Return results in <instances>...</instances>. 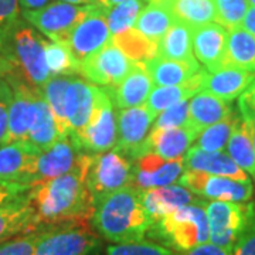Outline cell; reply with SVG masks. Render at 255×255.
Segmentation results:
<instances>
[{
    "mask_svg": "<svg viewBox=\"0 0 255 255\" xmlns=\"http://www.w3.org/2000/svg\"><path fill=\"white\" fill-rule=\"evenodd\" d=\"M91 153H81L71 172L33 183L26 194L31 211V230L44 231L91 220L95 201L87 186Z\"/></svg>",
    "mask_w": 255,
    "mask_h": 255,
    "instance_id": "1",
    "label": "cell"
},
{
    "mask_svg": "<svg viewBox=\"0 0 255 255\" xmlns=\"http://www.w3.org/2000/svg\"><path fill=\"white\" fill-rule=\"evenodd\" d=\"M91 221L102 237L115 244L140 241L153 226L143 207L142 191L133 186L97 201Z\"/></svg>",
    "mask_w": 255,
    "mask_h": 255,
    "instance_id": "2",
    "label": "cell"
},
{
    "mask_svg": "<svg viewBox=\"0 0 255 255\" xmlns=\"http://www.w3.org/2000/svg\"><path fill=\"white\" fill-rule=\"evenodd\" d=\"M203 201L179 207L153 223L156 236L180 253L209 243V221Z\"/></svg>",
    "mask_w": 255,
    "mask_h": 255,
    "instance_id": "3",
    "label": "cell"
},
{
    "mask_svg": "<svg viewBox=\"0 0 255 255\" xmlns=\"http://www.w3.org/2000/svg\"><path fill=\"white\" fill-rule=\"evenodd\" d=\"M10 40V61L16 64L21 73V81L27 85L41 90L51 74L46 61V48L41 37L34 31V28L18 23L17 20L6 31Z\"/></svg>",
    "mask_w": 255,
    "mask_h": 255,
    "instance_id": "4",
    "label": "cell"
},
{
    "mask_svg": "<svg viewBox=\"0 0 255 255\" xmlns=\"http://www.w3.org/2000/svg\"><path fill=\"white\" fill-rule=\"evenodd\" d=\"M203 204L209 221L210 243L233 250L238 238L254 221V206L251 203L221 200H204Z\"/></svg>",
    "mask_w": 255,
    "mask_h": 255,
    "instance_id": "5",
    "label": "cell"
},
{
    "mask_svg": "<svg viewBox=\"0 0 255 255\" xmlns=\"http://www.w3.org/2000/svg\"><path fill=\"white\" fill-rule=\"evenodd\" d=\"M133 177L135 166L118 149L91 153L87 186L95 203L111 193L132 186Z\"/></svg>",
    "mask_w": 255,
    "mask_h": 255,
    "instance_id": "6",
    "label": "cell"
},
{
    "mask_svg": "<svg viewBox=\"0 0 255 255\" xmlns=\"http://www.w3.org/2000/svg\"><path fill=\"white\" fill-rule=\"evenodd\" d=\"M97 6L101 4L80 6L55 1L48 3L38 10H23V16L31 26H34L51 41L67 44L73 28Z\"/></svg>",
    "mask_w": 255,
    "mask_h": 255,
    "instance_id": "7",
    "label": "cell"
},
{
    "mask_svg": "<svg viewBox=\"0 0 255 255\" xmlns=\"http://www.w3.org/2000/svg\"><path fill=\"white\" fill-rule=\"evenodd\" d=\"M98 238L87 223H73L40 231L34 255H88Z\"/></svg>",
    "mask_w": 255,
    "mask_h": 255,
    "instance_id": "8",
    "label": "cell"
},
{
    "mask_svg": "<svg viewBox=\"0 0 255 255\" xmlns=\"http://www.w3.org/2000/svg\"><path fill=\"white\" fill-rule=\"evenodd\" d=\"M81 150L100 153L117 145V115L105 88L98 90L95 108L88 127L78 136L73 137Z\"/></svg>",
    "mask_w": 255,
    "mask_h": 255,
    "instance_id": "9",
    "label": "cell"
},
{
    "mask_svg": "<svg viewBox=\"0 0 255 255\" xmlns=\"http://www.w3.org/2000/svg\"><path fill=\"white\" fill-rule=\"evenodd\" d=\"M179 184L189 189L191 193L210 200L247 203L251 200L254 191L251 180L240 182L189 169H184L179 179Z\"/></svg>",
    "mask_w": 255,
    "mask_h": 255,
    "instance_id": "10",
    "label": "cell"
},
{
    "mask_svg": "<svg viewBox=\"0 0 255 255\" xmlns=\"http://www.w3.org/2000/svg\"><path fill=\"white\" fill-rule=\"evenodd\" d=\"M133 63L135 61H132L122 50L110 43L98 53L80 63L78 74L92 84L107 88L122 81L130 71Z\"/></svg>",
    "mask_w": 255,
    "mask_h": 255,
    "instance_id": "11",
    "label": "cell"
},
{
    "mask_svg": "<svg viewBox=\"0 0 255 255\" xmlns=\"http://www.w3.org/2000/svg\"><path fill=\"white\" fill-rule=\"evenodd\" d=\"M105 10L97 6L73 28L67 40V46L78 63H82L102 47L111 43V31L105 17Z\"/></svg>",
    "mask_w": 255,
    "mask_h": 255,
    "instance_id": "12",
    "label": "cell"
},
{
    "mask_svg": "<svg viewBox=\"0 0 255 255\" xmlns=\"http://www.w3.org/2000/svg\"><path fill=\"white\" fill-rule=\"evenodd\" d=\"M117 149L124 155L139 157L140 147L155 122V115L146 107L117 108Z\"/></svg>",
    "mask_w": 255,
    "mask_h": 255,
    "instance_id": "13",
    "label": "cell"
},
{
    "mask_svg": "<svg viewBox=\"0 0 255 255\" xmlns=\"http://www.w3.org/2000/svg\"><path fill=\"white\" fill-rule=\"evenodd\" d=\"M100 87L82 78H71L65 91L64 112L70 136L75 137L88 127Z\"/></svg>",
    "mask_w": 255,
    "mask_h": 255,
    "instance_id": "14",
    "label": "cell"
},
{
    "mask_svg": "<svg viewBox=\"0 0 255 255\" xmlns=\"http://www.w3.org/2000/svg\"><path fill=\"white\" fill-rule=\"evenodd\" d=\"M228 30L217 21L191 28V46L196 60L214 73L224 67Z\"/></svg>",
    "mask_w": 255,
    "mask_h": 255,
    "instance_id": "15",
    "label": "cell"
},
{
    "mask_svg": "<svg viewBox=\"0 0 255 255\" xmlns=\"http://www.w3.org/2000/svg\"><path fill=\"white\" fill-rule=\"evenodd\" d=\"M40 150L26 140L0 146V179L30 186L34 182Z\"/></svg>",
    "mask_w": 255,
    "mask_h": 255,
    "instance_id": "16",
    "label": "cell"
},
{
    "mask_svg": "<svg viewBox=\"0 0 255 255\" xmlns=\"http://www.w3.org/2000/svg\"><path fill=\"white\" fill-rule=\"evenodd\" d=\"M10 87L13 91V97L10 102L7 135L4 143L27 139L36 114V98L40 92V90L30 87L21 80L18 82L14 81Z\"/></svg>",
    "mask_w": 255,
    "mask_h": 255,
    "instance_id": "17",
    "label": "cell"
},
{
    "mask_svg": "<svg viewBox=\"0 0 255 255\" xmlns=\"http://www.w3.org/2000/svg\"><path fill=\"white\" fill-rule=\"evenodd\" d=\"M81 153L82 150L75 143L73 137H60L55 143H53L46 150H41L37 156L36 176L33 183L58 177L71 172Z\"/></svg>",
    "mask_w": 255,
    "mask_h": 255,
    "instance_id": "18",
    "label": "cell"
},
{
    "mask_svg": "<svg viewBox=\"0 0 255 255\" xmlns=\"http://www.w3.org/2000/svg\"><path fill=\"white\" fill-rule=\"evenodd\" d=\"M196 137L197 132H194L190 127L152 129L140 147L139 157L146 153H155L166 160L180 159L187 153Z\"/></svg>",
    "mask_w": 255,
    "mask_h": 255,
    "instance_id": "19",
    "label": "cell"
},
{
    "mask_svg": "<svg viewBox=\"0 0 255 255\" xmlns=\"http://www.w3.org/2000/svg\"><path fill=\"white\" fill-rule=\"evenodd\" d=\"M152 90L153 81L150 74L147 73L145 64L136 61L122 81L114 87L105 88L117 108H132L145 104Z\"/></svg>",
    "mask_w": 255,
    "mask_h": 255,
    "instance_id": "20",
    "label": "cell"
},
{
    "mask_svg": "<svg viewBox=\"0 0 255 255\" xmlns=\"http://www.w3.org/2000/svg\"><path fill=\"white\" fill-rule=\"evenodd\" d=\"M255 81V73L237 67H223L214 73L203 71L201 91L210 92L220 100L230 102L240 98Z\"/></svg>",
    "mask_w": 255,
    "mask_h": 255,
    "instance_id": "21",
    "label": "cell"
},
{
    "mask_svg": "<svg viewBox=\"0 0 255 255\" xmlns=\"http://www.w3.org/2000/svg\"><path fill=\"white\" fill-rule=\"evenodd\" d=\"M184 169L203 173L228 177L240 182H248V174L224 152H206L193 146L183 157Z\"/></svg>",
    "mask_w": 255,
    "mask_h": 255,
    "instance_id": "22",
    "label": "cell"
},
{
    "mask_svg": "<svg viewBox=\"0 0 255 255\" xmlns=\"http://www.w3.org/2000/svg\"><path fill=\"white\" fill-rule=\"evenodd\" d=\"M199 201L189 189L182 184H170L142 191V203L152 223L163 219L179 207Z\"/></svg>",
    "mask_w": 255,
    "mask_h": 255,
    "instance_id": "23",
    "label": "cell"
},
{
    "mask_svg": "<svg viewBox=\"0 0 255 255\" xmlns=\"http://www.w3.org/2000/svg\"><path fill=\"white\" fill-rule=\"evenodd\" d=\"M233 114L227 101L220 100L213 94L200 91L189 100V127L200 133L203 129L214 125Z\"/></svg>",
    "mask_w": 255,
    "mask_h": 255,
    "instance_id": "24",
    "label": "cell"
},
{
    "mask_svg": "<svg viewBox=\"0 0 255 255\" xmlns=\"http://www.w3.org/2000/svg\"><path fill=\"white\" fill-rule=\"evenodd\" d=\"M147 73L150 74L152 81L157 87H169V85H180L200 73V63H186L179 60H170L160 55L145 61Z\"/></svg>",
    "mask_w": 255,
    "mask_h": 255,
    "instance_id": "25",
    "label": "cell"
},
{
    "mask_svg": "<svg viewBox=\"0 0 255 255\" xmlns=\"http://www.w3.org/2000/svg\"><path fill=\"white\" fill-rule=\"evenodd\" d=\"M150 3L166 7L176 21L191 28L216 21L214 0H152Z\"/></svg>",
    "mask_w": 255,
    "mask_h": 255,
    "instance_id": "26",
    "label": "cell"
},
{
    "mask_svg": "<svg viewBox=\"0 0 255 255\" xmlns=\"http://www.w3.org/2000/svg\"><path fill=\"white\" fill-rule=\"evenodd\" d=\"M203 71L193 77L184 84L180 85H169V87H156L153 88L147 100L145 102V107L150 114L157 117L160 112H163L167 108L177 105L179 102L186 100H190L194 94L201 91V78H203Z\"/></svg>",
    "mask_w": 255,
    "mask_h": 255,
    "instance_id": "27",
    "label": "cell"
},
{
    "mask_svg": "<svg viewBox=\"0 0 255 255\" xmlns=\"http://www.w3.org/2000/svg\"><path fill=\"white\" fill-rule=\"evenodd\" d=\"M60 137L63 136L58 132L54 115H53L48 104L44 100L41 91H40L36 98L34 121H33V125L30 128V132H28L26 142H28L30 145H33L41 152V150L48 149Z\"/></svg>",
    "mask_w": 255,
    "mask_h": 255,
    "instance_id": "28",
    "label": "cell"
},
{
    "mask_svg": "<svg viewBox=\"0 0 255 255\" xmlns=\"http://www.w3.org/2000/svg\"><path fill=\"white\" fill-rule=\"evenodd\" d=\"M224 67L255 73V36L243 27L228 30Z\"/></svg>",
    "mask_w": 255,
    "mask_h": 255,
    "instance_id": "29",
    "label": "cell"
},
{
    "mask_svg": "<svg viewBox=\"0 0 255 255\" xmlns=\"http://www.w3.org/2000/svg\"><path fill=\"white\" fill-rule=\"evenodd\" d=\"M227 155L246 172L255 177V152L248 122L243 117H237L231 136L227 143Z\"/></svg>",
    "mask_w": 255,
    "mask_h": 255,
    "instance_id": "30",
    "label": "cell"
},
{
    "mask_svg": "<svg viewBox=\"0 0 255 255\" xmlns=\"http://www.w3.org/2000/svg\"><path fill=\"white\" fill-rule=\"evenodd\" d=\"M157 55L186 63H197L191 46V27L174 20L173 24L159 41Z\"/></svg>",
    "mask_w": 255,
    "mask_h": 255,
    "instance_id": "31",
    "label": "cell"
},
{
    "mask_svg": "<svg viewBox=\"0 0 255 255\" xmlns=\"http://www.w3.org/2000/svg\"><path fill=\"white\" fill-rule=\"evenodd\" d=\"M26 233H33L31 211L26 204V197L0 207V243Z\"/></svg>",
    "mask_w": 255,
    "mask_h": 255,
    "instance_id": "32",
    "label": "cell"
},
{
    "mask_svg": "<svg viewBox=\"0 0 255 255\" xmlns=\"http://www.w3.org/2000/svg\"><path fill=\"white\" fill-rule=\"evenodd\" d=\"M173 23V16L166 7L157 3H149L139 13L135 28L149 40L159 43Z\"/></svg>",
    "mask_w": 255,
    "mask_h": 255,
    "instance_id": "33",
    "label": "cell"
},
{
    "mask_svg": "<svg viewBox=\"0 0 255 255\" xmlns=\"http://www.w3.org/2000/svg\"><path fill=\"white\" fill-rule=\"evenodd\" d=\"M111 43L136 63H145L157 55L159 43L149 40L136 28H129L127 31L117 34L111 38Z\"/></svg>",
    "mask_w": 255,
    "mask_h": 255,
    "instance_id": "34",
    "label": "cell"
},
{
    "mask_svg": "<svg viewBox=\"0 0 255 255\" xmlns=\"http://www.w3.org/2000/svg\"><path fill=\"white\" fill-rule=\"evenodd\" d=\"M71 81V77L61 75V77H51L48 81L41 87V94L48 104L50 110L53 112L55 124L58 128V132L61 136H70L68 128L65 122V112H64V100H65V91Z\"/></svg>",
    "mask_w": 255,
    "mask_h": 255,
    "instance_id": "35",
    "label": "cell"
},
{
    "mask_svg": "<svg viewBox=\"0 0 255 255\" xmlns=\"http://www.w3.org/2000/svg\"><path fill=\"white\" fill-rule=\"evenodd\" d=\"M237 117L231 114L226 119L203 129L196 137V147L206 152H224Z\"/></svg>",
    "mask_w": 255,
    "mask_h": 255,
    "instance_id": "36",
    "label": "cell"
},
{
    "mask_svg": "<svg viewBox=\"0 0 255 255\" xmlns=\"http://www.w3.org/2000/svg\"><path fill=\"white\" fill-rule=\"evenodd\" d=\"M46 61L51 77L73 75L80 73V63L75 60L70 47L64 43L44 41Z\"/></svg>",
    "mask_w": 255,
    "mask_h": 255,
    "instance_id": "37",
    "label": "cell"
},
{
    "mask_svg": "<svg viewBox=\"0 0 255 255\" xmlns=\"http://www.w3.org/2000/svg\"><path fill=\"white\" fill-rule=\"evenodd\" d=\"M142 9H143L142 0H125L114 7L105 10V17L110 27L111 36H117L133 27Z\"/></svg>",
    "mask_w": 255,
    "mask_h": 255,
    "instance_id": "38",
    "label": "cell"
},
{
    "mask_svg": "<svg viewBox=\"0 0 255 255\" xmlns=\"http://www.w3.org/2000/svg\"><path fill=\"white\" fill-rule=\"evenodd\" d=\"M216 21L227 30L241 27L243 18L250 7L248 0H214Z\"/></svg>",
    "mask_w": 255,
    "mask_h": 255,
    "instance_id": "39",
    "label": "cell"
},
{
    "mask_svg": "<svg viewBox=\"0 0 255 255\" xmlns=\"http://www.w3.org/2000/svg\"><path fill=\"white\" fill-rule=\"evenodd\" d=\"M107 255H174L169 248L152 241H135L114 244L107 248Z\"/></svg>",
    "mask_w": 255,
    "mask_h": 255,
    "instance_id": "40",
    "label": "cell"
},
{
    "mask_svg": "<svg viewBox=\"0 0 255 255\" xmlns=\"http://www.w3.org/2000/svg\"><path fill=\"white\" fill-rule=\"evenodd\" d=\"M189 127V100L182 101L177 105L160 112L155 118L152 129H173ZM150 129V130H152Z\"/></svg>",
    "mask_w": 255,
    "mask_h": 255,
    "instance_id": "41",
    "label": "cell"
},
{
    "mask_svg": "<svg viewBox=\"0 0 255 255\" xmlns=\"http://www.w3.org/2000/svg\"><path fill=\"white\" fill-rule=\"evenodd\" d=\"M40 231L26 233L0 243V255H34Z\"/></svg>",
    "mask_w": 255,
    "mask_h": 255,
    "instance_id": "42",
    "label": "cell"
},
{
    "mask_svg": "<svg viewBox=\"0 0 255 255\" xmlns=\"http://www.w3.org/2000/svg\"><path fill=\"white\" fill-rule=\"evenodd\" d=\"M13 91L6 81L0 80V146L4 143L9 124V108Z\"/></svg>",
    "mask_w": 255,
    "mask_h": 255,
    "instance_id": "43",
    "label": "cell"
},
{
    "mask_svg": "<svg viewBox=\"0 0 255 255\" xmlns=\"http://www.w3.org/2000/svg\"><path fill=\"white\" fill-rule=\"evenodd\" d=\"M30 186L21 184V183L7 182L0 179V207L14 203V201L23 200L27 194Z\"/></svg>",
    "mask_w": 255,
    "mask_h": 255,
    "instance_id": "44",
    "label": "cell"
},
{
    "mask_svg": "<svg viewBox=\"0 0 255 255\" xmlns=\"http://www.w3.org/2000/svg\"><path fill=\"white\" fill-rule=\"evenodd\" d=\"M18 0H0V38L4 37L9 27L17 20Z\"/></svg>",
    "mask_w": 255,
    "mask_h": 255,
    "instance_id": "45",
    "label": "cell"
},
{
    "mask_svg": "<svg viewBox=\"0 0 255 255\" xmlns=\"http://www.w3.org/2000/svg\"><path fill=\"white\" fill-rule=\"evenodd\" d=\"M233 255H255V219L233 247Z\"/></svg>",
    "mask_w": 255,
    "mask_h": 255,
    "instance_id": "46",
    "label": "cell"
},
{
    "mask_svg": "<svg viewBox=\"0 0 255 255\" xmlns=\"http://www.w3.org/2000/svg\"><path fill=\"white\" fill-rule=\"evenodd\" d=\"M179 255H233V250L211 244L209 241L206 244L194 247V248H191L189 251H183Z\"/></svg>",
    "mask_w": 255,
    "mask_h": 255,
    "instance_id": "47",
    "label": "cell"
},
{
    "mask_svg": "<svg viewBox=\"0 0 255 255\" xmlns=\"http://www.w3.org/2000/svg\"><path fill=\"white\" fill-rule=\"evenodd\" d=\"M240 105V111H250V112H255V81L247 88L244 94L240 97L238 101Z\"/></svg>",
    "mask_w": 255,
    "mask_h": 255,
    "instance_id": "48",
    "label": "cell"
},
{
    "mask_svg": "<svg viewBox=\"0 0 255 255\" xmlns=\"http://www.w3.org/2000/svg\"><path fill=\"white\" fill-rule=\"evenodd\" d=\"M241 27L250 31L251 34L255 36V6H251L247 10L246 16L243 18V23H241Z\"/></svg>",
    "mask_w": 255,
    "mask_h": 255,
    "instance_id": "49",
    "label": "cell"
},
{
    "mask_svg": "<svg viewBox=\"0 0 255 255\" xmlns=\"http://www.w3.org/2000/svg\"><path fill=\"white\" fill-rule=\"evenodd\" d=\"M18 3L23 10H38L47 6L50 0H18Z\"/></svg>",
    "mask_w": 255,
    "mask_h": 255,
    "instance_id": "50",
    "label": "cell"
},
{
    "mask_svg": "<svg viewBox=\"0 0 255 255\" xmlns=\"http://www.w3.org/2000/svg\"><path fill=\"white\" fill-rule=\"evenodd\" d=\"M58 1L71 3V4H80V6H85V4H100L97 0H58Z\"/></svg>",
    "mask_w": 255,
    "mask_h": 255,
    "instance_id": "51",
    "label": "cell"
},
{
    "mask_svg": "<svg viewBox=\"0 0 255 255\" xmlns=\"http://www.w3.org/2000/svg\"><path fill=\"white\" fill-rule=\"evenodd\" d=\"M122 1H125V0H107V9L114 7V6H117V4L122 3Z\"/></svg>",
    "mask_w": 255,
    "mask_h": 255,
    "instance_id": "52",
    "label": "cell"
},
{
    "mask_svg": "<svg viewBox=\"0 0 255 255\" xmlns=\"http://www.w3.org/2000/svg\"><path fill=\"white\" fill-rule=\"evenodd\" d=\"M98 3H100L101 6L104 7V9H107V0H97Z\"/></svg>",
    "mask_w": 255,
    "mask_h": 255,
    "instance_id": "53",
    "label": "cell"
},
{
    "mask_svg": "<svg viewBox=\"0 0 255 255\" xmlns=\"http://www.w3.org/2000/svg\"><path fill=\"white\" fill-rule=\"evenodd\" d=\"M248 3H250V4H253V6H255V0H248Z\"/></svg>",
    "mask_w": 255,
    "mask_h": 255,
    "instance_id": "54",
    "label": "cell"
},
{
    "mask_svg": "<svg viewBox=\"0 0 255 255\" xmlns=\"http://www.w3.org/2000/svg\"><path fill=\"white\" fill-rule=\"evenodd\" d=\"M3 64H4V63H3V60H1V58H0V68H1V67H3Z\"/></svg>",
    "mask_w": 255,
    "mask_h": 255,
    "instance_id": "55",
    "label": "cell"
},
{
    "mask_svg": "<svg viewBox=\"0 0 255 255\" xmlns=\"http://www.w3.org/2000/svg\"><path fill=\"white\" fill-rule=\"evenodd\" d=\"M147 1H149V3H150V1H152V0H147Z\"/></svg>",
    "mask_w": 255,
    "mask_h": 255,
    "instance_id": "56",
    "label": "cell"
}]
</instances>
